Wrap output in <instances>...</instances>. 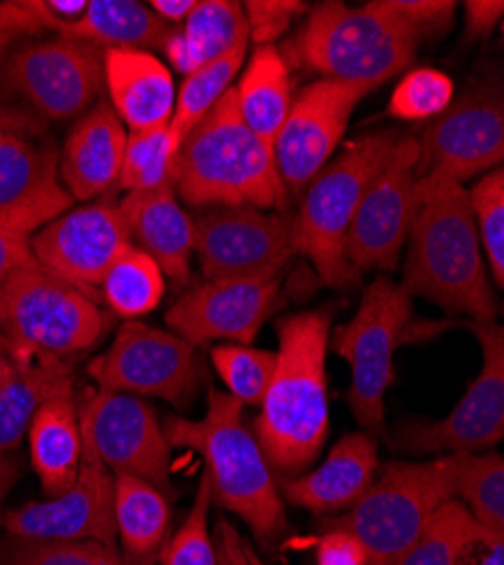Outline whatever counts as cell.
I'll return each mask as SVG.
<instances>
[{
  "mask_svg": "<svg viewBox=\"0 0 504 565\" xmlns=\"http://www.w3.org/2000/svg\"><path fill=\"white\" fill-rule=\"evenodd\" d=\"M403 267L405 292L423 297L450 315L493 321L497 306L469 193L441 172H423L415 188V211Z\"/></svg>",
  "mask_w": 504,
  "mask_h": 565,
  "instance_id": "obj_1",
  "label": "cell"
},
{
  "mask_svg": "<svg viewBox=\"0 0 504 565\" xmlns=\"http://www.w3.org/2000/svg\"><path fill=\"white\" fill-rule=\"evenodd\" d=\"M333 315V308H317L277 323V369L254 430L267 463L281 473H299L312 463L329 437L326 355Z\"/></svg>",
  "mask_w": 504,
  "mask_h": 565,
  "instance_id": "obj_2",
  "label": "cell"
},
{
  "mask_svg": "<svg viewBox=\"0 0 504 565\" xmlns=\"http://www.w3.org/2000/svg\"><path fill=\"white\" fill-rule=\"evenodd\" d=\"M174 193L195 209H286L288 191L274 159V148L240 118L236 86L228 88L181 138L174 163Z\"/></svg>",
  "mask_w": 504,
  "mask_h": 565,
  "instance_id": "obj_3",
  "label": "cell"
},
{
  "mask_svg": "<svg viewBox=\"0 0 504 565\" xmlns=\"http://www.w3.org/2000/svg\"><path fill=\"white\" fill-rule=\"evenodd\" d=\"M163 433L170 448H191L202 455L213 500L243 518L262 545H274L288 532L277 480L243 423V405L234 396L208 390L204 418L168 416Z\"/></svg>",
  "mask_w": 504,
  "mask_h": 565,
  "instance_id": "obj_4",
  "label": "cell"
},
{
  "mask_svg": "<svg viewBox=\"0 0 504 565\" xmlns=\"http://www.w3.org/2000/svg\"><path fill=\"white\" fill-rule=\"evenodd\" d=\"M419 51V41L383 6H319L290 41V60L322 79L360 84L374 90L400 75Z\"/></svg>",
  "mask_w": 504,
  "mask_h": 565,
  "instance_id": "obj_5",
  "label": "cell"
},
{
  "mask_svg": "<svg viewBox=\"0 0 504 565\" xmlns=\"http://www.w3.org/2000/svg\"><path fill=\"white\" fill-rule=\"evenodd\" d=\"M454 498V452L430 461H387L374 484L326 530L353 534L366 565H396L432 513Z\"/></svg>",
  "mask_w": 504,
  "mask_h": 565,
  "instance_id": "obj_6",
  "label": "cell"
},
{
  "mask_svg": "<svg viewBox=\"0 0 504 565\" xmlns=\"http://www.w3.org/2000/svg\"><path fill=\"white\" fill-rule=\"evenodd\" d=\"M398 131L360 136L329 161L305 188L297 220L299 254L308 256L324 286L344 290L357 280V271L344 256L346 233L357 204L387 154L398 143Z\"/></svg>",
  "mask_w": 504,
  "mask_h": 565,
  "instance_id": "obj_7",
  "label": "cell"
},
{
  "mask_svg": "<svg viewBox=\"0 0 504 565\" xmlns=\"http://www.w3.org/2000/svg\"><path fill=\"white\" fill-rule=\"evenodd\" d=\"M107 331L109 317L94 299L39 265L0 280V335L19 351L68 360Z\"/></svg>",
  "mask_w": 504,
  "mask_h": 565,
  "instance_id": "obj_8",
  "label": "cell"
},
{
  "mask_svg": "<svg viewBox=\"0 0 504 565\" xmlns=\"http://www.w3.org/2000/svg\"><path fill=\"white\" fill-rule=\"evenodd\" d=\"M411 317V297L392 278L364 290L353 319L333 331V351L351 364L348 407L364 433H383L385 396L394 381V351Z\"/></svg>",
  "mask_w": 504,
  "mask_h": 565,
  "instance_id": "obj_9",
  "label": "cell"
},
{
  "mask_svg": "<svg viewBox=\"0 0 504 565\" xmlns=\"http://www.w3.org/2000/svg\"><path fill=\"white\" fill-rule=\"evenodd\" d=\"M206 280H274L299 254L297 220L254 206H206L193 215Z\"/></svg>",
  "mask_w": 504,
  "mask_h": 565,
  "instance_id": "obj_10",
  "label": "cell"
},
{
  "mask_svg": "<svg viewBox=\"0 0 504 565\" xmlns=\"http://www.w3.org/2000/svg\"><path fill=\"white\" fill-rule=\"evenodd\" d=\"M482 347V369L462 401L441 420H409L392 437L396 450L409 455L478 452L504 437V331L493 321H473Z\"/></svg>",
  "mask_w": 504,
  "mask_h": 565,
  "instance_id": "obj_11",
  "label": "cell"
},
{
  "mask_svg": "<svg viewBox=\"0 0 504 565\" xmlns=\"http://www.w3.org/2000/svg\"><path fill=\"white\" fill-rule=\"evenodd\" d=\"M197 349L174 333L143 321H125L111 349L88 364L98 390L129 396H157L172 405H189L197 392Z\"/></svg>",
  "mask_w": 504,
  "mask_h": 565,
  "instance_id": "obj_12",
  "label": "cell"
},
{
  "mask_svg": "<svg viewBox=\"0 0 504 565\" xmlns=\"http://www.w3.org/2000/svg\"><path fill=\"white\" fill-rule=\"evenodd\" d=\"M82 439L116 476L150 482L172 493V448L163 423L141 398L86 387L77 398Z\"/></svg>",
  "mask_w": 504,
  "mask_h": 565,
  "instance_id": "obj_13",
  "label": "cell"
},
{
  "mask_svg": "<svg viewBox=\"0 0 504 565\" xmlns=\"http://www.w3.org/2000/svg\"><path fill=\"white\" fill-rule=\"evenodd\" d=\"M419 163V138L400 136L366 185L344 243V256L357 274L396 269L400 249L407 243L411 211H415Z\"/></svg>",
  "mask_w": 504,
  "mask_h": 565,
  "instance_id": "obj_14",
  "label": "cell"
},
{
  "mask_svg": "<svg viewBox=\"0 0 504 565\" xmlns=\"http://www.w3.org/2000/svg\"><path fill=\"white\" fill-rule=\"evenodd\" d=\"M105 51L53 34L32 39L8 60V82L45 118L68 120L84 114L105 84Z\"/></svg>",
  "mask_w": 504,
  "mask_h": 565,
  "instance_id": "obj_15",
  "label": "cell"
},
{
  "mask_svg": "<svg viewBox=\"0 0 504 565\" xmlns=\"http://www.w3.org/2000/svg\"><path fill=\"white\" fill-rule=\"evenodd\" d=\"M32 256L41 269L86 292L100 282L131 235L116 202L94 200L68 209L32 235Z\"/></svg>",
  "mask_w": 504,
  "mask_h": 565,
  "instance_id": "obj_16",
  "label": "cell"
},
{
  "mask_svg": "<svg viewBox=\"0 0 504 565\" xmlns=\"http://www.w3.org/2000/svg\"><path fill=\"white\" fill-rule=\"evenodd\" d=\"M366 93L369 90L360 84L317 79L292 100L290 114L274 140V159L288 193H303V188L324 170Z\"/></svg>",
  "mask_w": 504,
  "mask_h": 565,
  "instance_id": "obj_17",
  "label": "cell"
},
{
  "mask_svg": "<svg viewBox=\"0 0 504 565\" xmlns=\"http://www.w3.org/2000/svg\"><path fill=\"white\" fill-rule=\"evenodd\" d=\"M419 174L441 172L467 181L500 168L504 159V103L493 84L469 88L423 134Z\"/></svg>",
  "mask_w": 504,
  "mask_h": 565,
  "instance_id": "obj_18",
  "label": "cell"
},
{
  "mask_svg": "<svg viewBox=\"0 0 504 565\" xmlns=\"http://www.w3.org/2000/svg\"><path fill=\"white\" fill-rule=\"evenodd\" d=\"M3 530L25 541H96L116 547L111 470L84 441L75 484L51 500L8 511Z\"/></svg>",
  "mask_w": 504,
  "mask_h": 565,
  "instance_id": "obj_19",
  "label": "cell"
},
{
  "mask_svg": "<svg viewBox=\"0 0 504 565\" xmlns=\"http://www.w3.org/2000/svg\"><path fill=\"white\" fill-rule=\"evenodd\" d=\"M281 282L206 280L183 295L165 315L170 331L191 347L211 342L249 344L277 308Z\"/></svg>",
  "mask_w": 504,
  "mask_h": 565,
  "instance_id": "obj_20",
  "label": "cell"
},
{
  "mask_svg": "<svg viewBox=\"0 0 504 565\" xmlns=\"http://www.w3.org/2000/svg\"><path fill=\"white\" fill-rule=\"evenodd\" d=\"M60 159L0 120V224L34 235L73 206Z\"/></svg>",
  "mask_w": 504,
  "mask_h": 565,
  "instance_id": "obj_21",
  "label": "cell"
},
{
  "mask_svg": "<svg viewBox=\"0 0 504 565\" xmlns=\"http://www.w3.org/2000/svg\"><path fill=\"white\" fill-rule=\"evenodd\" d=\"M378 446L369 433H351L329 452L326 461L308 476L286 478L283 495L312 513L348 511L378 476Z\"/></svg>",
  "mask_w": 504,
  "mask_h": 565,
  "instance_id": "obj_22",
  "label": "cell"
},
{
  "mask_svg": "<svg viewBox=\"0 0 504 565\" xmlns=\"http://www.w3.org/2000/svg\"><path fill=\"white\" fill-rule=\"evenodd\" d=\"M127 131L109 103L77 120L60 159L64 188L73 200H96L120 179Z\"/></svg>",
  "mask_w": 504,
  "mask_h": 565,
  "instance_id": "obj_23",
  "label": "cell"
},
{
  "mask_svg": "<svg viewBox=\"0 0 504 565\" xmlns=\"http://www.w3.org/2000/svg\"><path fill=\"white\" fill-rule=\"evenodd\" d=\"M127 222L131 241L139 243L174 282L191 280V263L195 256L193 217L183 211L174 188H159L148 193H127L118 204Z\"/></svg>",
  "mask_w": 504,
  "mask_h": 565,
  "instance_id": "obj_24",
  "label": "cell"
},
{
  "mask_svg": "<svg viewBox=\"0 0 504 565\" xmlns=\"http://www.w3.org/2000/svg\"><path fill=\"white\" fill-rule=\"evenodd\" d=\"M105 82L111 109L131 131L168 125L174 114L172 73L148 51H105Z\"/></svg>",
  "mask_w": 504,
  "mask_h": 565,
  "instance_id": "obj_25",
  "label": "cell"
},
{
  "mask_svg": "<svg viewBox=\"0 0 504 565\" xmlns=\"http://www.w3.org/2000/svg\"><path fill=\"white\" fill-rule=\"evenodd\" d=\"M30 457L45 495L68 491L82 466V428L75 396V381L60 387L36 409L30 428Z\"/></svg>",
  "mask_w": 504,
  "mask_h": 565,
  "instance_id": "obj_26",
  "label": "cell"
},
{
  "mask_svg": "<svg viewBox=\"0 0 504 565\" xmlns=\"http://www.w3.org/2000/svg\"><path fill=\"white\" fill-rule=\"evenodd\" d=\"M249 43V28L243 3L234 0H200L189 21L163 43L168 62L191 75L213 60Z\"/></svg>",
  "mask_w": 504,
  "mask_h": 565,
  "instance_id": "obj_27",
  "label": "cell"
},
{
  "mask_svg": "<svg viewBox=\"0 0 504 565\" xmlns=\"http://www.w3.org/2000/svg\"><path fill=\"white\" fill-rule=\"evenodd\" d=\"M14 373L0 390V455L14 450L23 441L45 398L75 381L68 360L19 349H14Z\"/></svg>",
  "mask_w": 504,
  "mask_h": 565,
  "instance_id": "obj_28",
  "label": "cell"
},
{
  "mask_svg": "<svg viewBox=\"0 0 504 565\" xmlns=\"http://www.w3.org/2000/svg\"><path fill=\"white\" fill-rule=\"evenodd\" d=\"M174 30L136 0H88L79 21L68 25L62 36L94 43L100 51H146L157 45L163 49Z\"/></svg>",
  "mask_w": 504,
  "mask_h": 565,
  "instance_id": "obj_29",
  "label": "cell"
},
{
  "mask_svg": "<svg viewBox=\"0 0 504 565\" xmlns=\"http://www.w3.org/2000/svg\"><path fill=\"white\" fill-rule=\"evenodd\" d=\"M236 100L245 125L274 148L294 100L290 66L277 45L256 49L236 86Z\"/></svg>",
  "mask_w": 504,
  "mask_h": 565,
  "instance_id": "obj_30",
  "label": "cell"
},
{
  "mask_svg": "<svg viewBox=\"0 0 504 565\" xmlns=\"http://www.w3.org/2000/svg\"><path fill=\"white\" fill-rule=\"evenodd\" d=\"M114 518L125 550L122 556L131 565H152L163 550L170 527L168 495L146 480L116 476Z\"/></svg>",
  "mask_w": 504,
  "mask_h": 565,
  "instance_id": "obj_31",
  "label": "cell"
},
{
  "mask_svg": "<svg viewBox=\"0 0 504 565\" xmlns=\"http://www.w3.org/2000/svg\"><path fill=\"white\" fill-rule=\"evenodd\" d=\"M493 539L469 509L457 500H446L428 521L419 539L398 558L396 565H460L473 547L486 545Z\"/></svg>",
  "mask_w": 504,
  "mask_h": 565,
  "instance_id": "obj_32",
  "label": "cell"
},
{
  "mask_svg": "<svg viewBox=\"0 0 504 565\" xmlns=\"http://www.w3.org/2000/svg\"><path fill=\"white\" fill-rule=\"evenodd\" d=\"M100 290L114 315L136 321L161 303L165 276L146 252L129 245L105 274Z\"/></svg>",
  "mask_w": 504,
  "mask_h": 565,
  "instance_id": "obj_33",
  "label": "cell"
},
{
  "mask_svg": "<svg viewBox=\"0 0 504 565\" xmlns=\"http://www.w3.org/2000/svg\"><path fill=\"white\" fill-rule=\"evenodd\" d=\"M454 498L493 536H504V459L500 452H454Z\"/></svg>",
  "mask_w": 504,
  "mask_h": 565,
  "instance_id": "obj_34",
  "label": "cell"
},
{
  "mask_svg": "<svg viewBox=\"0 0 504 565\" xmlns=\"http://www.w3.org/2000/svg\"><path fill=\"white\" fill-rule=\"evenodd\" d=\"M181 136L172 125L127 134V146L118 183L127 193H148L174 188V163Z\"/></svg>",
  "mask_w": 504,
  "mask_h": 565,
  "instance_id": "obj_35",
  "label": "cell"
},
{
  "mask_svg": "<svg viewBox=\"0 0 504 565\" xmlns=\"http://www.w3.org/2000/svg\"><path fill=\"white\" fill-rule=\"evenodd\" d=\"M247 55V43L238 45L232 53L222 55L219 60L208 62L206 66L197 68L195 73L186 75L183 79L176 100H174V114H172V129L183 138L186 136L224 96V93L232 88L234 77L245 64Z\"/></svg>",
  "mask_w": 504,
  "mask_h": 565,
  "instance_id": "obj_36",
  "label": "cell"
},
{
  "mask_svg": "<svg viewBox=\"0 0 504 565\" xmlns=\"http://www.w3.org/2000/svg\"><path fill=\"white\" fill-rule=\"evenodd\" d=\"M211 360L222 383L228 387V396H234L240 405L260 407L277 369V353L247 344H219L211 349Z\"/></svg>",
  "mask_w": 504,
  "mask_h": 565,
  "instance_id": "obj_37",
  "label": "cell"
},
{
  "mask_svg": "<svg viewBox=\"0 0 504 565\" xmlns=\"http://www.w3.org/2000/svg\"><path fill=\"white\" fill-rule=\"evenodd\" d=\"M0 565H131L116 547L96 541H0Z\"/></svg>",
  "mask_w": 504,
  "mask_h": 565,
  "instance_id": "obj_38",
  "label": "cell"
},
{
  "mask_svg": "<svg viewBox=\"0 0 504 565\" xmlns=\"http://www.w3.org/2000/svg\"><path fill=\"white\" fill-rule=\"evenodd\" d=\"M486 269L495 286H504V172L495 168L467 188Z\"/></svg>",
  "mask_w": 504,
  "mask_h": 565,
  "instance_id": "obj_39",
  "label": "cell"
},
{
  "mask_svg": "<svg viewBox=\"0 0 504 565\" xmlns=\"http://www.w3.org/2000/svg\"><path fill=\"white\" fill-rule=\"evenodd\" d=\"M452 100L454 84L446 73L415 68L396 84L387 114L398 120H428L443 114Z\"/></svg>",
  "mask_w": 504,
  "mask_h": 565,
  "instance_id": "obj_40",
  "label": "cell"
},
{
  "mask_svg": "<svg viewBox=\"0 0 504 565\" xmlns=\"http://www.w3.org/2000/svg\"><path fill=\"white\" fill-rule=\"evenodd\" d=\"M211 502V484L206 473H202V482L186 521L159 554L161 565H217V554L208 536Z\"/></svg>",
  "mask_w": 504,
  "mask_h": 565,
  "instance_id": "obj_41",
  "label": "cell"
},
{
  "mask_svg": "<svg viewBox=\"0 0 504 565\" xmlns=\"http://www.w3.org/2000/svg\"><path fill=\"white\" fill-rule=\"evenodd\" d=\"M380 6L411 32L419 45L448 32L457 10L452 0H380Z\"/></svg>",
  "mask_w": 504,
  "mask_h": 565,
  "instance_id": "obj_42",
  "label": "cell"
},
{
  "mask_svg": "<svg viewBox=\"0 0 504 565\" xmlns=\"http://www.w3.org/2000/svg\"><path fill=\"white\" fill-rule=\"evenodd\" d=\"M243 10L247 17L249 39L262 49V45L277 43V39H281L290 25L305 14L308 6L301 0H249V3H243Z\"/></svg>",
  "mask_w": 504,
  "mask_h": 565,
  "instance_id": "obj_43",
  "label": "cell"
},
{
  "mask_svg": "<svg viewBox=\"0 0 504 565\" xmlns=\"http://www.w3.org/2000/svg\"><path fill=\"white\" fill-rule=\"evenodd\" d=\"M317 565H366V552L353 534L326 530L317 543Z\"/></svg>",
  "mask_w": 504,
  "mask_h": 565,
  "instance_id": "obj_44",
  "label": "cell"
},
{
  "mask_svg": "<svg viewBox=\"0 0 504 565\" xmlns=\"http://www.w3.org/2000/svg\"><path fill=\"white\" fill-rule=\"evenodd\" d=\"M30 241H32V235H28L14 226L0 224V280L23 267L36 265V260L32 256Z\"/></svg>",
  "mask_w": 504,
  "mask_h": 565,
  "instance_id": "obj_45",
  "label": "cell"
},
{
  "mask_svg": "<svg viewBox=\"0 0 504 565\" xmlns=\"http://www.w3.org/2000/svg\"><path fill=\"white\" fill-rule=\"evenodd\" d=\"M504 14L502 0H469L467 3V28L464 39L482 41L489 39Z\"/></svg>",
  "mask_w": 504,
  "mask_h": 565,
  "instance_id": "obj_46",
  "label": "cell"
},
{
  "mask_svg": "<svg viewBox=\"0 0 504 565\" xmlns=\"http://www.w3.org/2000/svg\"><path fill=\"white\" fill-rule=\"evenodd\" d=\"M217 539H219V545L232 554V558L236 561V565H265L254 552L251 547L240 539V534L228 525L226 521H219L217 523Z\"/></svg>",
  "mask_w": 504,
  "mask_h": 565,
  "instance_id": "obj_47",
  "label": "cell"
},
{
  "mask_svg": "<svg viewBox=\"0 0 504 565\" xmlns=\"http://www.w3.org/2000/svg\"><path fill=\"white\" fill-rule=\"evenodd\" d=\"M197 3H200V0H152L148 8L163 23H168L170 28H176V25H183L189 21V17L197 8Z\"/></svg>",
  "mask_w": 504,
  "mask_h": 565,
  "instance_id": "obj_48",
  "label": "cell"
},
{
  "mask_svg": "<svg viewBox=\"0 0 504 565\" xmlns=\"http://www.w3.org/2000/svg\"><path fill=\"white\" fill-rule=\"evenodd\" d=\"M21 476V466L17 459H10L8 455H0V527H3V502L8 498V493L12 491V487L17 484Z\"/></svg>",
  "mask_w": 504,
  "mask_h": 565,
  "instance_id": "obj_49",
  "label": "cell"
},
{
  "mask_svg": "<svg viewBox=\"0 0 504 565\" xmlns=\"http://www.w3.org/2000/svg\"><path fill=\"white\" fill-rule=\"evenodd\" d=\"M14 366H17V353L10 347V342L0 335V390H3V385L10 381Z\"/></svg>",
  "mask_w": 504,
  "mask_h": 565,
  "instance_id": "obj_50",
  "label": "cell"
},
{
  "mask_svg": "<svg viewBox=\"0 0 504 565\" xmlns=\"http://www.w3.org/2000/svg\"><path fill=\"white\" fill-rule=\"evenodd\" d=\"M484 547L486 554L475 565H504V539H493Z\"/></svg>",
  "mask_w": 504,
  "mask_h": 565,
  "instance_id": "obj_51",
  "label": "cell"
},
{
  "mask_svg": "<svg viewBox=\"0 0 504 565\" xmlns=\"http://www.w3.org/2000/svg\"><path fill=\"white\" fill-rule=\"evenodd\" d=\"M12 41H17V39L12 36V32H10V28H8V23H6L3 14H0V55H3L6 45H8V43H12Z\"/></svg>",
  "mask_w": 504,
  "mask_h": 565,
  "instance_id": "obj_52",
  "label": "cell"
},
{
  "mask_svg": "<svg viewBox=\"0 0 504 565\" xmlns=\"http://www.w3.org/2000/svg\"><path fill=\"white\" fill-rule=\"evenodd\" d=\"M217 550H219V552H215V554H217V565H236V561L232 558V554H228L219 543H217Z\"/></svg>",
  "mask_w": 504,
  "mask_h": 565,
  "instance_id": "obj_53",
  "label": "cell"
}]
</instances>
